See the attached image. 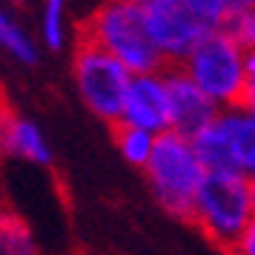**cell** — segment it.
Masks as SVG:
<instances>
[{"instance_id":"obj_1","label":"cell","mask_w":255,"mask_h":255,"mask_svg":"<svg viewBox=\"0 0 255 255\" xmlns=\"http://www.w3.org/2000/svg\"><path fill=\"white\" fill-rule=\"evenodd\" d=\"M83 40L109 52L132 75L166 69L135 0H104L81 26Z\"/></svg>"},{"instance_id":"obj_2","label":"cell","mask_w":255,"mask_h":255,"mask_svg":"<svg viewBox=\"0 0 255 255\" xmlns=\"http://www.w3.org/2000/svg\"><path fill=\"white\" fill-rule=\"evenodd\" d=\"M143 175H146V184H149L155 201L169 215L181 221L192 218L195 195L207 169L201 166L195 149H192V140L186 135L172 132V129L158 135L155 149L143 166Z\"/></svg>"},{"instance_id":"obj_3","label":"cell","mask_w":255,"mask_h":255,"mask_svg":"<svg viewBox=\"0 0 255 255\" xmlns=\"http://www.w3.org/2000/svg\"><path fill=\"white\" fill-rule=\"evenodd\" d=\"M255 201H253V181L241 172H207L195 195L192 218L198 230L209 241L227 253L241 230L253 221Z\"/></svg>"},{"instance_id":"obj_4","label":"cell","mask_w":255,"mask_h":255,"mask_svg":"<svg viewBox=\"0 0 255 255\" xmlns=\"http://www.w3.org/2000/svg\"><path fill=\"white\" fill-rule=\"evenodd\" d=\"M72 81H75V89L81 95L83 106L95 118L115 127L121 121L132 72L101 46L78 37L75 55H72Z\"/></svg>"},{"instance_id":"obj_5","label":"cell","mask_w":255,"mask_h":255,"mask_svg":"<svg viewBox=\"0 0 255 255\" xmlns=\"http://www.w3.org/2000/svg\"><path fill=\"white\" fill-rule=\"evenodd\" d=\"M244 63L247 52L224 32H212L186 55L181 69L218 109H232L244 101Z\"/></svg>"},{"instance_id":"obj_6","label":"cell","mask_w":255,"mask_h":255,"mask_svg":"<svg viewBox=\"0 0 255 255\" xmlns=\"http://www.w3.org/2000/svg\"><path fill=\"white\" fill-rule=\"evenodd\" d=\"M135 3L166 66H181L186 55L207 35H212V29L192 12L186 0H135Z\"/></svg>"},{"instance_id":"obj_7","label":"cell","mask_w":255,"mask_h":255,"mask_svg":"<svg viewBox=\"0 0 255 255\" xmlns=\"http://www.w3.org/2000/svg\"><path fill=\"white\" fill-rule=\"evenodd\" d=\"M118 124L146 129L152 135H163V132L172 129V124H169V95H166L163 69L132 75Z\"/></svg>"},{"instance_id":"obj_8","label":"cell","mask_w":255,"mask_h":255,"mask_svg":"<svg viewBox=\"0 0 255 255\" xmlns=\"http://www.w3.org/2000/svg\"><path fill=\"white\" fill-rule=\"evenodd\" d=\"M166 81V95H169V124L172 132H181L186 138H192L195 132L212 124L218 118V106L209 101L207 95L198 89L192 78L181 66H166L163 69Z\"/></svg>"},{"instance_id":"obj_9","label":"cell","mask_w":255,"mask_h":255,"mask_svg":"<svg viewBox=\"0 0 255 255\" xmlns=\"http://www.w3.org/2000/svg\"><path fill=\"white\" fill-rule=\"evenodd\" d=\"M0 155L20 158L35 166H52V161H55L43 129L35 121L12 112L6 104H0Z\"/></svg>"},{"instance_id":"obj_10","label":"cell","mask_w":255,"mask_h":255,"mask_svg":"<svg viewBox=\"0 0 255 255\" xmlns=\"http://www.w3.org/2000/svg\"><path fill=\"white\" fill-rule=\"evenodd\" d=\"M221 124L227 129L238 172L253 181L255 178V112L247 109V106L221 109Z\"/></svg>"},{"instance_id":"obj_11","label":"cell","mask_w":255,"mask_h":255,"mask_svg":"<svg viewBox=\"0 0 255 255\" xmlns=\"http://www.w3.org/2000/svg\"><path fill=\"white\" fill-rule=\"evenodd\" d=\"M192 149H195L198 161L207 172H238L235 166V155H232L230 138H227V129L221 124V112L218 118L207 124V127L192 135Z\"/></svg>"},{"instance_id":"obj_12","label":"cell","mask_w":255,"mask_h":255,"mask_svg":"<svg viewBox=\"0 0 255 255\" xmlns=\"http://www.w3.org/2000/svg\"><path fill=\"white\" fill-rule=\"evenodd\" d=\"M0 52L20 66H35L40 60V43L9 6H0Z\"/></svg>"},{"instance_id":"obj_13","label":"cell","mask_w":255,"mask_h":255,"mask_svg":"<svg viewBox=\"0 0 255 255\" xmlns=\"http://www.w3.org/2000/svg\"><path fill=\"white\" fill-rule=\"evenodd\" d=\"M0 255H40L32 227L9 207H0Z\"/></svg>"},{"instance_id":"obj_14","label":"cell","mask_w":255,"mask_h":255,"mask_svg":"<svg viewBox=\"0 0 255 255\" xmlns=\"http://www.w3.org/2000/svg\"><path fill=\"white\" fill-rule=\"evenodd\" d=\"M115 146L121 152V158L129 163V166H138L143 169L146 161H149L152 149H155V138L146 129H138V127H127V124H115Z\"/></svg>"},{"instance_id":"obj_15","label":"cell","mask_w":255,"mask_h":255,"mask_svg":"<svg viewBox=\"0 0 255 255\" xmlns=\"http://www.w3.org/2000/svg\"><path fill=\"white\" fill-rule=\"evenodd\" d=\"M40 43L49 52L66 46V0H40Z\"/></svg>"},{"instance_id":"obj_16","label":"cell","mask_w":255,"mask_h":255,"mask_svg":"<svg viewBox=\"0 0 255 255\" xmlns=\"http://www.w3.org/2000/svg\"><path fill=\"white\" fill-rule=\"evenodd\" d=\"M192 6V12L204 20V23L218 32L224 17L232 12H241V9H255V0H186Z\"/></svg>"},{"instance_id":"obj_17","label":"cell","mask_w":255,"mask_h":255,"mask_svg":"<svg viewBox=\"0 0 255 255\" xmlns=\"http://www.w3.org/2000/svg\"><path fill=\"white\" fill-rule=\"evenodd\" d=\"M218 32H224L244 52H253L255 49V9H241V12L227 14Z\"/></svg>"},{"instance_id":"obj_18","label":"cell","mask_w":255,"mask_h":255,"mask_svg":"<svg viewBox=\"0 0 255 255\" xmlns=\"http://www.w3.org/2000/svg\"><path fill=\"white\" fill-rule=\"evenodd\" d=\"M227 255H255V215L241 230V235L227 247Z\"/></svg>"},{"instance_id":"obj_19","label":"cell","mask_w":255,"mask_h":255,"mask_svg":"<svg viewBox=\"0 0 255 255\" xmlns=\"http://www.w3.org/2000/svg\"><path fill=\"white\" fill-rule=\"evenodd\" d=\"M241 106L255 109V49L247 52V63H244V101Z\"/></svg>"},{"instance_id":"obj_20","label":"cell","mask_w":255,"mask_h":255,"mask_svg":"<svg viewBox=\"0 0 255 255\" xmlns=\"http://www.w3.org/2000/svg\"><path fill=\"white\" fill-rule=\"evenodd\" d=\"M3 3H9V6H23L26 0H3Z\"/></svg>"},{"instance_id":"obj_21","label":"cell","mask_w":255,"mask_h":255,"mask_svg":"<svg viewBox=\"0 0 255 255\" xmlns=\"http://www.w3.org/2000/svg\"><path fill=\"white\" fill-rule=\"evenodd\" d=\"M253 201H255V178H253Z\"/></svg>"},{"instance_id":"obj_22","label":"cell","mask_w":255,"mask_h":255,"mask_svg":"<svg viewBox=\"0 0 255 255\" xmlns=\"http://www.w3.org/2000/svg\"><path fill=\"white\" fill-rule=\"evenodd\" d=\"M253 112H255V109H253Z\"/></svg>"}]
</instances>
